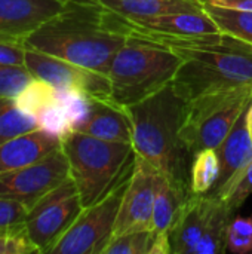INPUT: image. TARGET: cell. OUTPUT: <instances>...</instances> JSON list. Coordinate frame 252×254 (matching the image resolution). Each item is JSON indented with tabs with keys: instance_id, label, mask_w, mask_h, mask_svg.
Here are the masks:
<instances>
[{
	"instance_id": "cell-1",
	"label": "cell",
	"mask_w": 252,
	"mask_h": 254,
	"mask_svg": "<svg viewBox=\"0 0 252 254\" xmlns=\"http://www.w3.org/2000/svg\"><path fill=\"white\" fill-rule=\"evenodd\" d=\"M128 39L108 10L92 0H68L67 7L28 36L24 46L107 76L113 57Z\"/></svg>"
},
{
	"instance_id": "cell-2",
	"label": "cell",
	"mask_w": 252,
	"mask_h": 254,
	"mask_svg": "<svg viewBox=\"0 0 252 254\" xmlns=\"http://www.w3.org/2000/svg\"><path fill=\"white\" fill-rule=\"evenodd\" d=\"M187 101L174 89L172 83L125 107L132 124V147L137 156L151 164L162 176L190 189V156L180 129Z\"/></svg>"
},
{
	"instance_id": "cell-3",
	"label": "cell",
	"mask_w": 252,
	"mask_h": 254,
	"mask_svg": "<svg viewBox=\"0 0 252 254\" xmlns=\"http://www.w3.org/2000/svg\"><path fill=\"white\" fill-rule=\"evenodd\" d=\"M174 52L180 55L181 64L172 86L186 101L220 89L252 85V46L230 34L206 33L193 45Z\"/></svg>"
},
{
	"instance_id": "cell-4",
	"label": "cell",
	"mask_w": 252,
	"mask_h": 254,
	"mask_svg": "<svg viewBox=\"0 0 252 254\" xmlns=\"http://www.w3.org/2000/svg\"><path fill=\"white\" fill-rule=\"evenodd\" d=\"M62 149L83 207L104 198L132 173L135 152L131 143L107 141L73 131L62 138Z\"/></svg>"
},
{
	"instance_id": "cell-5",
	"label": "cell",
	"mask_w": 252,
	"mask_h": 254,
	"mask_svg": "<svg viewBox=\"0 0 252 254\" xmlns=\"http://www.w3.org/2000/svg\"><path fill=\"white\" fill-rule=\"evenodd\" d=\"M180 64L181 58L174 51L129 37L110 63V101L128 107L146 100L172 83Z\"/></svg>"
},
{
	"instance_id": "cell-6",
	"label": "cell",
	"mask_w": 252,
	"mask_h": 254,
	"mask_svg": "<svg viewBox=\"0 0 252 254\" xmlns=\"http://www.w3.org/2000/svg\"><path fill=\"white\" fill-rule=\"evenodd\" d=\"M252 103V85L199 95L187 101L180 137L190 156L217 149Z\"/></svg>"
},
{
	"instance_id": "cell-7",
	"label": "cell",
	"mask_w": 252,
	"mask_h": 254,
	"mask_svg": "<svg viewBox=\"0 0 252 254\" xmlns=\"http://www.w3.org/2000/svg\"><path fill=\"white\" fill-rule=\"evenodd\" d=\"M129 176L95 204L85 207L50 254H102L113 237L119 207Z\"/></svg>"
},
{
	"instance_id": "cell-8",
	"label": "cell",
	"mask_w": 252,
	"mask_h": 254,
	"mask_svg": "<svg viewBox=\"0 0 252 254\" xmlns=\"http://www.w3.org/2000/svg\"><path fill=\"white\" fill-rule=\"evenodd\" d=\"M83 208L77 186L68 177L28 210L24 231L39 253H49Z\"/></svg>"
},
{
	"instance_id": "cell-9",
	"label": "cell",
	"mask_w": 252,
	"mask_h": 254,
	"mask_svg": "<svg viewBox=\"0 0 252 254\" xmlns=\"http://www.w3.org/2000/svg\"><path fill=\"white\" fill-rule=\"evenodd\" d=\"M68 177L70 164L61 146L31 165L0 173V198L19 201L30 210Z\"/></svg>"
},
{
	"instance_id": "cell-10",
	"label": "cell",
	"mask_w": 252,
	"mask_h": 254,
	"mask_svg": "<svg viewBox=\"0 0 252 254\" xmlns=\"http://www.w3.org/2000/svg\"><path fill=\"white\" fill-rule=\"evenodd\" d=\"M160 173L135 155L132 173L119 207L113 237L131 231H150L156 188Z\"/></svg>"
},
{
	"instance_id": "cell-11",
	"label": "cell",
	"mask_w": 252,
	"mask_h": 254,
	"mask_svg": "<svg viewBox=\"0 0 252 254\" xmlns=\"http://www.w3.org/2000/svg\"><path fill=\"white\" fill-rule=\"evenodd\" d=\"M25 67L36 79L45 80L56 89H77L91 97L110 100L108 77L100 71L28 48L25 52Z\"/></svg>"
},
{
	"instance_id": "cell-12",
	"label": "cell",
	"mask_w": 252,
	"mask_h": 254,
	"mask_svg": "<svg viewBox=\"0 0 252 254\" xmlns=\"http://www.w3.org/2000/svg\"><path fill=\"white\" fill-rule=\"evenodd\" d=\"M68 0H0V40L24 45L45 22L61 13Z\"/></svg>"
},
{
	"instance_id": "cell-13",
	"label": "cell",
	"mask_w": 252,
	"mask_h": 254,
	"mask_svg": "<svg viewBox=\"0 0 252 254\" xmlns=\"http://www.w3.org/2000/svg\"><path fill=\"white\" fill-rule=\"evenodd\" d=\"M214 198L212 193H190L186 198L169 232L171 253L193 254L206 228Z\"/></svg>"
},
{
	"instance_id": "cell-14",
	"label": "cell",
	"mask_w": 252,
	"mask_h": 254,
	"mask_svg": "<svg viewBox=\"0 0 252 254\" xmlns=\"http://www.w3.org/2000/svg\"><path fill=\"white\" fill-rule=\"evenodd\" d=\"M192 190L186 186L159 176L153 217H151V252L150 254H171L169 232L175 222L180 207Z\"/></svg>"
},
{
	"instance_id": "cell-15",
	"label": "cell",
	"mask_w": 252,
	"mask_h": 254,
	"mask_svg": "<svg viewBox=\"0 0 252 254\" xmlns=\"http://www.w3.org/2000/svg\"><path fill=\"white\" fill-rule=\"evenodd\" d=\"M62 146V140L42 128L0 144V173L31 165Z\"/></svg>"
},
{
	"instance_id": "cell-16",
	"label": "cell",
	"mask_w": 252,
	"mask_h": 254,
	"mask_svg": "<svg viewBox=\"0 0 252 254\" xmlns=\"http://www.w3.org/2000/svg\"><path fill=\"white\" fill-rule=\"evenodd\" d=\"M77 132L107 141L132 144V124L128 110L110 100L92 98L91 112Z\"/></svg>"
},
{
	"instance_id": "cell-17",
	"label": "cell",
	"mask_w": 252,
	"mask_h": 254,
	"mask_svg": "<svg viewBox=\"0 0 252 254\" xmlns=\"http://www.w3.org/2000/svg\"><path fill=\"white\" fill-rule=\"evenodd\" d=\"M247 112L248 109L241 115L232 131L217 147L221 171L217 188L212 192H215L226 182H229L238 171H241L252 162V138L248 129Z\"/></svg>"
},
{
	"instance_id": "cell-18",
	"label": "cell",
	"mask_w": 252,
	"mask_h": 254,
	"mask_svg": "<svg viewBox=\"0 0 252 254\" xmlns=\"http://www.w3.org/2000/svg\"><path fill=\"white\" fill-rule=\"evenodd\" d=\"M122 18V16H120ZM126 22L162 34H205L220 31L214 19L203 10H189V12H175L166 13L153 18L143 19H128L122 18Z\"/></svg>"
},
{
	"instance_id": "cell-19",
	"label": "cell",
	"mask_w": 252,
	"mask_h": 254,
	"mask_svg": "<svg viewBox=\"0 0 252 254\" xmlns=\"http://www.w3.org/2000/svg\"><path fill=\"white\" fill-rule=\"evenodd\" d=\"M102 9L128 19L153 18L175 12L203 10L202 0H92Z\"/></svg>"
},
{
	"instance_id": "cell-20",
	"label": "cell",
	"mask_w": 252,
	"mask_h": 254,
	"mask_svg": "<svg viewBox=\"0 0 252 254\" xmlns=\"http://www.w3.org/2000/svg\"><path fill=\"white\" fill-rule=\"evenodd\" d=\"M235 216L236 214H233L218 196H215L206 228L198 246L195 247L193 254L224 253L227 250V229H229L230 220Z\"/></svg>"
},
{
	"instance_id": "cell-21",
	"label": "cell",
	"mask_w": 252,
	"mask_h": 254,
	"mask_svg": "<svg viewBox=\"0 0 252 254\" xmlns=\"http://www.w3.org/2000/svg\"><path fill=\"white\" fill-rule=\"evenodd\" d=\"M190 190L196 195L211 193L220 179V156L217 149H203L192 156Z\"/></svg>"
},
{
	"instance_id": "cell-22",
	"label": "cell",
	"mask_w": 252,
	"mask_h": 254,
	"mask_svg": "<svg viewBox=\"0 0 252 254\" xmlns=\"http://www.w3.org/2000/svg\"><path fill=\"white\" fill-rule=\"evenodd\" d=\"M205 12L214 19L220 31L252 46V10L224 7L203 1Z\"/></svg>"
},
{
	"instance_id": "cell-23",
	"label": "cell",
	"mask_w": 252,
	"mask_h": 254,
	"mask_svg": "<svg viewBox=\"0 0 252 254\" xmlns=\"http://www.w3.org/2000/svg\"><path fill=\"white\" fill-rule=\"evenodd\" d=\"M37 128V118L25 112L15 98H0V144Z\"/></svg>"
},
{
	"instance_id": "cell-24",
	"label": "cell",
	"mask_w": 252,
	"mask_h": 254,
	"mask_svg": "<svg viewBox=\"0 0 252 254\" xmlns=\"http://www.w3.org/2000/svg\"><path fill=\"white\" fill-rule=\"evenodd\" d=\"M212 195L218 196L227 208L236 214L252 195V162L238 171L229 182L218 188Z\"/></svg>"
},
{
	"instance_id": "cell-25",
	"label": "cell",
	"mask_w": 252,
	"mask_h": 254,
	"mask_svg": "<svg viewBox=\"0 0 252 254\" xmlns=\"http://www.w3.org/2000/svg\"><path fill=\"white\" fill-rule=\"evenodd\" d=\"M15 100L25 112L37 116L45 107L58 100V91L50 83L34 77Z\"/></svg>"
},
{
	"instance_id": "cell-26",
	"label": "cell",
	"mask_w": 252,
	"mask_h": 254,
	"mask_svg": "<svg viewBox=\"0 0 252 254\" xmlns=\"http://www.w3.org/2000/svg\"><path fill=\"white\" fill-rule=\"evenodd\" d=\"M151 231H131L111 237L102 254H150Z\"/></svg>"
},
{
	"instance_id": "cell-27",
	"label": "cell",
	"mask_w": 252,
	"mask_h": 254,
	"mask_svg": "<svg viewBox=\"0 0 252 254\" xmlns=\"http://www.w3.org/2000/svg\"><path fill=\"white\" fill-rule=\"evenodd\" d=\"M56 91H58V100L68 116L71 129L77 131L91 112L94 97L77 89H56Z\"/></svg>"
},
{
	"instance_id": "cell-28",
	"label": "cell",
	"mask_w": 252,
	"mask_h": 254,
	"mask_svg": "<svg viewBox=\"0 0 252 254\" xmlns=\"http://www.w3.org/2000/svg\"><path fill=\"white\" fill-rule=\"evenodd\" d=\"M227 250L235 254L252 252V214L235 216L227 229Z\"/></svg>"
},
{
	"instance_id": "cell-29",
	"label": "cell",
	"mask_w": 252,
	"mask_h": 254,
	"mask_svg": "<svg viewBox=\"0 0 252 254\" xmlns=\"http://www.w3.org/2000/svg\"><path fill=\"white\" fill-rule=\"evenodd\" d=\"M36 118L39 122V128H42L53 135H58L61 140L65 138L70 132H73L68 116H67L64 107L61 106L59 100H56L55 103L45 107Z\"/></svg>"
},
{
	"instance_id": "cell-30",
	"label": "cell",
	"mask_w": 252,
	"mask_h": 254,
	"mask_svg": "<svg viewBox=\"0 0 252 254\" xmlns=\"http://www.w3.org/2000/svg\"><path fill=\"white\" fill-rule=\"evenodd\" d=\"M33 79L27 67L0 65V98H16Z\"/></svg>"
},
{
	"instance_id": "cell-31",
	"label": "cell",
	"mask_w": 252,
	"mask_h": 254,
	"mask_svg": "<svg viewBox=\"0 0 252 254\" xmlns=\"http://www.w3.org/2000/svg\"><path fill=\"white\" fill-rule=\"evenodd\" d=\"M28 207L19 201L0 198V232L24 229Z\"/></svg>"
},
{
	"instance_id": "cell-32",
	"label": "cell",
	"mask_w": 252,
	"mask_h": 254,
	"mask_svg": "<svg viewBox=\"0 0 252 254\" xmlns=\"http://www.w3.org/2000/svg\"><path fill=\"white\" fill-rule=\"evenodd\" d=\"M39 253L36 246L30 241L24 229L0 232V254H31Z\"/></svg>"
},
{
	"instance_id": "cell-33",
	"label": "cell",
	"mask_w": 252,
	"mask_h": 254,
	"mask_svg": "<svg viewBox=\"0 0 252 254\" xmlns=\"http://www.w3.org/2000/svg\"><path fill=\"white\" fill-rule=\"evenodd\" d=\"M27 48L18 43H9L0 40V65L25 67Z\"/></svg>"
},
{
	"instance_id": "cell-34",
	"label": "cell",
	"mask_w": 252,
	"mask_h": 254,
	"mask_svg": "<svg viewBox=\"0 0 252 254\" xmlns=\"http://www.w3.org/2000/svg\"><path fill=\"white\" fill-rule=\"evenodd\" d=\"M205 3L224 6V7H235V9H244L252 10V0H202Z\"/></svg>"
},
{
	"instance_id": "cell-35",
	"label": "cell",
	"mask_w": 252,
	"mask_h": 254,
	"mask_svg": "<svg viewBox=\"0 0 252 254\" xmlns=\"http://www.w3.org/2000/svg\"><path fill=\"white\" fill-rule=\"evenodd\" d=\"M247 121H248V129H250V134H251L252 138V103L248 107V112H247Z\"/></svg>"
}]
</instances>
